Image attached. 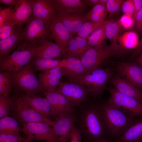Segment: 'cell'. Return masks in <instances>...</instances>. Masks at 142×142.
<instances>
[{"instance_id": "obj_1", "label": "cell", "mask_w": 142, "mask_h": 142, "mask_svg": "<svg viewBox=\"0 0 142 142\" xmlns=\"http://www.w3.org/2000/svg\"><path fill=\"white\" fill-rule=\"evenodd\" d=\"M125 50L118 43L105 45L99 50L91 48L83 54L80 59L87 74L100 67L108 58L121 57L125 54Z\"/></svg>"}, {"instance_id": "obj_2", "label": "cell", "mask_w": 142, "mask_h": 142, "mask_svg": "<svg viewBox=\"0 0 142 142\" xmlns=\"http://www.w3.org/2000/svg\"><path fill=\"white\" fill-rule=\"evenodd\" d=\"M100 110L105 129L113 137H120L135 119L106 103Z\"/></svg>"}, {"instance_id": "obj_3", "label": "cell", "mask_w": 142, "mask_h": 142, "mask_svg": "<svg viewBox=\"0 0 142 142\" xmlns=\"http://www.w3.org/2000/svg\"><path fill=\"white\" fill-rule=\"evenodd\" d=\"M23 29L21 42L34 47L47 40L53 39L49 24L32 14Z\"/></svg>"}, {"instance_id": "obj_4", "label": "cell", "mask_w": 142, "mask_h": 142, "mask_svg": "<svg viewBox=\"0 0 142 142\" xmlns=\"http://www.w3.org/2000/svg\"><path fill=\"white\" fill-rule=\"evenodd\" d=\"M112 74L110 69L99 67L89 73L68 79L82 84L87 88L89 94L96 97L101 95L106 89Z\"/></svg>"}, {"instance_id": "obj_5", "label": "cell", "mask_w": 142, "mask_h": 142, "mask_svg": "<svg viewBox=\"0 0 142 142\" xmlns=\"http://www.w3.org/2000/svg\"><path fill=\"white\" fill-rule=\"evenodd\" d=\"M110 97L106 103L132 118L142 117V103L136 99L123 94L112 86L106 89Z\"/></svg>"}, {"instance_id": "obj_6", "label": "cell", "mask_w": 142, "mask_h": 142, "mask_svg": "<svg viewBox=\"0 0 142 142\" xmlns=\"http://www.w3.org/2000/svg\"><path fill=\"white\" fill-rule=\"evenodd\" d=\"M34 47L21 42L16 49L0 60V71L16 72L26 65L33 56Z\"/></svg>"}, {"instance_id": "obj_7", "label": "cell", "mask_w": 142, "mask_h": 142, "mask_svg": "<svg viewBox=\"0 0 142 142\" xmlns=\"http://www.w3.org/2000/svg\"><path fill=\"white\" fill-rule=\"evenodd\" d=\"M81 120L83 130L90 139L94 142L103 139L105 128L100 110L94 108L88 109Z\"/></svg>"}, {"instance_id": "obj_8", "label": "cell", "mask_w": 142, "mask_h": 142, "mask_svg": "<svg viewBox=\"0 0 142 142\" xmlns=\"http://www.w3.org/2000/svg\"><path fill=\"white\" fill-rule=\"evenodd\" d=\"M13 87L28 95L41 92L38 78L30 62L18 71L13 72Z\"/></svg>"}, {"instance_id": "obj_9", "label": "cell", "mask_w": 142, "mask_h": 142, "mask_svg": "<svg viewBox=\"0 0 142 142\" xmlns=\"http://www.w3.org/2000/svg\"><path fill=\"white\" fill-rule=\"evenodd\" d=\"M11 111L16 119L23 125L32 122H43L51 126L53 121L37 112L31 107L22 96L14 98Z\"/></svg>"}, {"instance_id": "obj_10", "label": "cell", "mask_w": 142, "mask_h": 142, "mask_svg": "<svg viewBox=\"0 0 142 142\" xmlns=\"http://www.w3.org/2000/svg\"><path fill=\"white\" fill-rule=\"evenodd\" d=\"M23 132L27 136L23 142L40 140L57 142L51 126L43 122H32L23 125Z\"/></svg>"}, {"instance_id": "obj_11", "label": "cell", "mask_w": 142, "mask_h": 142, "mask_svg": "<svg viewBox=\"0 0 142 142\" xmlns=\"http://www.w3.org/2000/svg\"><path fill=\"white\" fill-rule=\"evenodd\" d=\"M116 67L118 76L142 89V67L137 62L111 61Z\"/></svg>"}, {"instance_id": "obj_12", "label": "cell", "mask_w": 142, "mask_h": 142, "mask_svg": "<svg viewBox=\"0 0 142 142\" xmlns=\"http://www.w3.org/2000/svg\"><path fill=\"white\" fill-rule=\"evenodd\" d=\"M58 89L74 106L80 104L87 99L89 93L87 88L78 83L69 80L60 81Z\"/></svg>"}, {"instance_id": "obj_13", "label": "cell", "mask_w": 142, "mask_h": 142, "mask_svg": "<svg viewBox=\"0 0 142 142\" xmlns=\"http://www.w3.org/2000/svg\"><path fill=\"white\" fill-rule=\"evenodd\" d=\"M42 92L50 104L52 116L55 119L71 112L74 106L59 91L57 87L54 91Z\"/></svg>"}, {"instance_id": "obj_14", "label": "cell", "mask_w": 142, "mask_h": 142, "mask_svg": "<svg viewBox=\"0 0 142 142\" xmlns=\"http://www.w3.org/2000/svg\"><path fill=\"white\" fill-rule=\"evenodd\" d=\"M75 120V116L71 112L53 121L51 126L57 142H68Z\"/></svg>"}, {"instance_id": "obj_15", "label": "cell", "mask_w": 142, "mask_h": 142, "mask_svg": "<svg viewBox=\"0 0 142 142\" xmlns=\"http://www.w3.org/2000/svg\"><path fill=\"white\" fill-rule=\"evenodd\" d=\"M65 76L63 69L58 66L41 72L38 79L41 92H48L55 90L62 77Z\"/></svg>"}, {"instance_id": "obj_16", "label": "cell", "mask_w": 142, "mask_h": 142, "mask_svg": "<svg viewBox=\"0 0 142 142\" xmlns=\"http://www.w3.org/2000/svg\"><path fill=\"white\" fill-rule=\"evenodd\" d=\"M33 0H18L8 22L21 28L32 14Z\"/></svg>"}, {"instance_id": "obj_17", "label": "cell", "mask_w": 142, "mask_h": 142, "mask_svg": "<svg viewBox=\"0 0 142 142\" xmlns=\"http://www.w3.org/2000/svg\"><path fill=\"white\" fill-rule=\"evenodd\" d=\"M49 25L53 39L66 52L69 41L73 37L57 16L50 22Z\"/></svg>"}, {"instance_id": "obj_18", "label": "cell", "mask_w": 142, "mask_h": 142, "mask_svg": "<svg viewBox=\"0 0 142 142\" xmlns=\"http://www.w3.org/2000/svg\"><path fill=\"white\" fill-rule=\"evenodd\" d=\"M32 15L49 24L57 15L53 0H33Z\"/></svg>"}, {"instance_id": "obj_19", "label": "cell", "mask_w": 142, "mask_h": 142, "mask_svg": "<svg viewBox=\"0 0 142 142\" xmlns=\"http://www.w3.org/2000/svg\"><path fill=\"white\" fill-rule=\"evenodd\" d=\"M33 57L54 59L66 53L57 43L47 40L34 47Z\"/></svg>"}, {"instance_id": "obj_20", "label": "cell", "mask_w": 142, "mask_h": 142, "mask_svg": "<svg viewBox=\"0 0 142 142\" xmlns=\"http://www.w3.org/2000/svg\"><path fill=\"white\" fill-rule=\"evenodd\" d=\"M110 81L113 87L118 91L133 98L142 103V91L141 90L118 76L112 78Z\"/></svg>"}, {"instance_id": "obj_21", "label": "cell", "mask_w": 142, "mask_h": 142, "mask_svg": "<svg viewBox=\"0 0 142 142\" xmlns=\"http://www.w3.org/2000/svg\"><path fill=\"white\" fill-rule=\"evenodd\" d=\"M57 12L81 15L85 12L87 5L85 0H53Z\"/></svg>"}, {"instance_id": "obj_22", "label": "cell", "mask_w": 142, "mask_h": 142, "mask_svg": "<svg viewBox=\"0 0 142 142\" xmlns=\"http://www.w3.org/2000/svg\"><path fill=\"white\" fill-rule=\"evenodd\" d=\"M58 67L63 69L68 78L77 77L86 74L80 59L77 58H65L61 60Z\"/></svg>"}, {"instance_id": "obj_23", "label": "cell", "mask_w": 142, "mask_h": 142, "mask_svg": "<svg viewBox=\"0 0 142 142\" xmlns=\"http://www.w3.org/2000/svg\"><path fill=\"white\" fill-rule=\"evenodd\" d=\"M57 18L65 26L73 36L77 34L83 23L87 21L84 16L57 12Z\"/></svg>"}, {"instance_id": "obj_24", "label": "cell", "mask_w": 142, "mask_h": 142, "mask_svg": "<svg viewBox=\"0 0 142 142\" xmlns=\"http://www.w3.org/2000/svg\"><path fill=\"white\" fill-rule=\"evenodd\" d=\"M22 96L28 105L36 111L49 119L50 116H53L51 105L45 97L25 94Z\"/></svg>"}, {"instance_id": "obj_25", "label": "cell", "mask_w": 142, "mask_h": 142, "mask_svg": "<svg viewBox=\"0 0 142 142\" xmlns=\"http://www.w3.org/2000/svg\"><path fill=\"white\" fill-rule=\"evenodd\" d=\"M23 29L18 27L15 32L9 37L0 40V60L8 56L21 41Z\"/></svg>"}, {"instance_id": "obj_26", "label": "cell", "mask_w": 142, "mask_h": 142, "mask_svg": "<svg viewBox=\"0 0 142 142\" xmlns=\"http://www.w3.org/2000/svg\"><path fill=\"white\" fill-rule=\"evenodd\" d=\"M91 48L88 45L87 39L77 36H73L69 41L65 58L73 57L80 59L83 54Z\"/></svg>"}, {"instance_id": "obj_27", "label": "cell", "mask_w": 142, "mask_h": 142, "mask_svg": "<svg viewBox=\"0 0 142 142\" xmlns=\"http://www.w3.org/2000/svg\"><path fill=\"white\" fill-rule=\"evenodd\" d=\"M142 141V118L134 120L117 142H140Z\"/></svg>"}, {"instance_id": "obj_28", "label": "cell", "mask_w": 142, "mask_h": 142, "mask_svg": "<svg viewBox=\"0 0 142 142\" xmlns=\"http://www.w3.org/2000/svg\"><path fill=\"white\" fill-rule=\"evenodd\" d=\"M122 26L119 20L113 19H107L105 25V31L107 39L110 44H118V42Z\"/></svg>"}, {"instance_id": "obj_29", "label": "cell", "mask_w": 142, "mask_h": 142, "mask_svg": "<svg viewBox=\"0 0 142 142\" xmlns=\"http://www.w3.org/2000/svg\"><path fill=\"white\" fill-rule=\"evenodd\" d=\"M107 21L93 32L87 39L88 45L91 48L99 50L103 48L105 45L104 42L106 38L105 27Z\"/></svg>"}, {"instance_id": "obj_30", "label": "cell", "mask_w": 142, "mask_h": 142, "mask_svg": "<svg viewBox=\"0 0 142 142\" xmlns=\"http://www.w3.org/2000/svg\"><path fill=\"white\" fill-rule=\"evenodd\" d=\"M61 60L32 58L30 62L35 72H42L59 66Z\"/></svg>"}, {"instance_id": "obj_31", "label": "cell", "mask_w": 142, "mask_h": 142, "mask_svg": "<svg viewBox=\"0 0 142 142\" xmlns=\"http://www.w3.org/2000/svg\"><path fill=\"white\" fill-rule=\"evenodd\" d=\"M20 131L21 130L15 119L8 116L1 118L0 134H18Z\"/></svg>"}, {"instance_id": "obj_32", "label": "cell", "mask_w": 142, "mask_h": 142, "mask_svg": "<svg viewBox=\"0 0 142 142\" xmlns=\"http://www.w3.org/2000/svg\"><path fill=\"white\" fill-rule=\"evenodd\" d=\"M118 42L125 49L135 48L139 42L138 36L135 32H126L120 35Z\"/></svg>"}, {"instance_id": "obj_33", "label": "cell", "mask_w": 142, "mask_h": 142, "mask_svg": "<svg viewBox=\"0 0 142 142\" xmlns=\"http://www.w3.org/2000/svg\"><path fill=\"white\" fill-rule=\"evenodd\" d=\"M13 72L4 71L0 73V95L8 96L13 87Z\"/></svg>"}, {"instance_id": "obj_34", "label": "cell", "mask_w": 142, "mask_h": 142, "mask_svg": "<svg viewBox=\"0 0 142 142\" xmlns=\"http://www.w3.org/2000/svg\"><path fill=\"white\" fill-rule=\"evenodd\" d=\"M108 12L106 6L98 4L93 7L84 17L87 21H103L105 20Z\"/></svg>"}, {"instance_id": "obj_35", "label": "cell", "mask_w": 142, "mask_h": 142, "mask_svg": "<svg viewBox=\"0 0 142 142\" xmlns=\"http://www.w3.org/2000/svg\"><path fill=\"white\" fill-rule=\"evenodd\" d=\"M106 20L99 22L86 21L82 25L77 36L87 39L90 35L95 30L104 24Z\"/></svg>"}, {"instance_id": "obj_36", "label": "cell", "mask_w": 142, "mask_h": 142, "mask_svg": "<svg viewBox=\"0 0 142 142\" xmlns=\"http://www.w3.org/2000/svg\"><path fill=\"white\" fill-rule=\"evenodd\" d=\"M14 98L0 95V118L7 116L11 111Z\"/></svg>"}, {"instance_id": "obj_37", "label": "cell", "mask_w": 142, "mask_h": 142, "mask_svg": "<svg viewBox=\"0 0 142 142\" xmlns=\"http://www.w3.org/2000/svg\"><path fill=\"white\" fill-rule=\"evenodd\" d=\"M124 1L123 0H108L106 7L110 17H113L119 11Z\"/></svg>"}, {"instance_id": "obj_38", "label": "cell", "mask_w": 142, "mask_h": 142, "mask_svg": "<svg viewBox=\"0 0 142 142\" xmlns=\"http://www.w3.org/2000/svg\"><path fill=\"white\" fill-rule=\"evenodd\" d=\"M14 26L7 22L0 27V40L9 37L15 32L17 28H14Z\"/></svg>"}, {"instance_id": "obj_39", "label": "cell", "mask_w": 142, "mask_h": 142, "mask_svg": "<svg viewBox=\"0 0 142 142\" xmlns=\"http://www.w3.org/2000/svg\"><path fill=\"white\" fill-rule=\"evenodd\" d=\"M13 9V6L4 8L0 7V27L9 22L11 17Z\"/></svg>"}, {"instance_id": "obj_40", "label": "cell", "mask_w": 142, "mask_h": 142, "mask_svg": "<svg viewBox=\"0 0 142 142\" xmlns=\"http://www.w3.org/2000/svg\"><path fill=\"white\" fill-rule=\"evenodd\" d=\"M25 138L21 136L19 134H0V142H23Z\"/></svg>"}, {"instance_id": "obj_41", "label": "cell", "mask_w": 142, "mask_h": 142, "mask_svg": "<svg viewBox=\"0 0 142 142\" xmlns=\"http://www.w3.org/2000/svg\"><path fill=\"white\" fill-rule=\"evenodd\" d=\"M119 21L122 27L125 29H130L134 25L133 16L130 14H124Z\"/></svg>"}, {"instance_id": "obj_42", "label": "cell", "mask_w": 142, "mask_h": 142, "mask_svg": "<svg viewBox=\"0 0 142 142\" xmlns=\"http://www.w3.org/2000/svg\"><path fill=\"white\" fill-rule=\"evenodd\" d=\"M135 9L133 0H127L124 1L121 8L124 14H130L133 16Z\"/></svg>"}, {"instance_id": "obj_43", "label": "cell", "mask_w": 142, "mask_h": 142, "mask_svg": "<svg viewBox=\"0 0 142 142\" xmlns=\"http://www.w3.org/2000/svg\"><path fill=\"white\" fill-rule=\"evenodd\" d=\"M80 131L74 125L73 126L70 138V142H82Z\"/></svg>"}, {"instance_id": "obj_44", "label": "cell", "mask_w": 142, "mask_h": 142, "mask_svg": "<svg viewBox=\"0 0 142 142\" xmlns=\"http://www.w3.org/2000/svg\"><path fill=\"white\" fill-rule=\"evenodd\" d=\"M134 25L138 31L141 30L142 28V7L136 14Z\"/></svg>"}, {"instance_id": "obj_45", "label": "cell", "mask_w": 142, "mask_h": 142, "mask_svg": "<svg viewBox=\"0 0 142 142\" xmlns=\"http://www.w3.org/2000/svg\"><path fill=\"white\" fill-rule=\"evenodd\" d=\"M133 1L134 4L135 9L134 13L133 16V19L135 23L136 14L142 7V0H133Z\"/></svg>"}, {"instance_id": "obj_46", "label": "cell", "mask_w": 142, "mask_h": 142, "mask_svg": "<svg viewBox=\"0 0 142 142\" xmlns=\"http://www.w3.org/2000/svg\"><path fill=\"white\" fill-rule=\"evenodd\" d=\"M142 52V37L140 41L133 52L131 57L133 59L140 54Z\"/></svg>"}, {"instance_id": "obj_47", "label": "cell", "mask_w": 142, "mask_h": 142, "mask_svg": "<svg viewBox=\"0 0 142 142\" xmlns=\"http://www.w3.org/2000/svg\"><path fill=\"white\" fill-rule=\"evenodd\" d=\"M18 0H0V2L6 5L13 6L16 5L18 3Z\"/></svg>"}, {"instance_id": "obj_48", "label": "cell", "mask_w": 142, "mask_h": 142, "mask_svg": "<svg viewBox=\"0 0 142 142\" xmlns=\"http://www.w3.org/2000/svg\"><path fill=\"white\" fill-rule=\"evenodd\" d=\"M85 1L87 5L94 6L100 4V0H86Z\"/></svg>"}, {"instance_id": "obj_49", "label": "cell", "mask_w": 142, "mask_h": 142, "mask_svg": "<svg viewBox=\"0 0 142 142\" xmlns=\"http://www.w3.org/2000/svg\"><path fill=\"white\" fill-rule=\"evenodd\" d=\"M136 62L142 67V52L139 54L136 60Z\"/></svg>"}, {"instance_id": "obj_50", "label": "cell", "mask_w": 142, "mask_h": 142, "mask_svg": "<svg viewBox=\"0 0 142 142\" xmlns=\"http://www.w3.org/2000/svg\"><path fill=\"white\" fill-rule=\"evenodd\" d=\"M108 0H100V4L106 6Z\"/></svg>"}, {"instance_id": "obj_51", "label": "cell", "mask_w": 142, "mask_h": 142, "mask_svg": "<svg viewBox=\"0 0 142 142\" xmlns=\"http://www.w3.org/2000/svg\"><path fill=\"white\" fill-rule=\"evenodd\" d=\"M97 142H109L107 141H106V140H104V139H103L100 140H99V141H98Z\"/></svg>"}, {"instance_id": "obj_52", "label": "cell", "mask_w": 142, "mask_h": 142, "mask_svg": "<svg viewBox=\"0 0 142 142\" xmlns=\"http://www.w3.org/2000/svg\"><path fill=\"white\" fill-rule=\"evenodd\" d=\"M141 32H142V28L141 29Z\"/></svg>"}, {"instance_id": "obj_53", "label": "cell", "mask_w": 142, "mask_h": 142, "mask_svg": "<svg viewBox=\"0 0 142 142\" xmlns=\"http://www.w3.org/2000/svg\"><path fill=\"white\" fill-rule=\"evenodd\" d=\"M140 142H142V141H141Z\"/></svg>"}, {"instance_id": "obj_54", "label": "cell", "mask_w": 142, "mask_h": 142, "mask_svg": "<svg viewBox=\"0 0 142 142\" xmlns=\"http://www.w3.org/2000/svg\"><path fill=\"white\" fill-rule=\"evenodd\" d=\"M38 142H40V141H39Z\"/></svg>"}]
</instances>
